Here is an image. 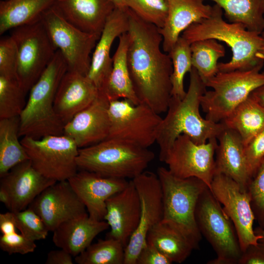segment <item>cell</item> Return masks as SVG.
Masks as SVG:
<instances>
[{
	"instance_id": "20",
	"label": "cell",
	"mask_w": 264,
	"mask_h": 264,
	"mask_svg": "<svg viewBox=\"0 0 264 264\" xmlns=\"http://www.w3.org/2000/svg\"><path fill=\"white\" fill-rule=\"evenodd\" d=\"M104 220L110 228L107 238L119 241L125 247L137 227L140 213V200L133 181L106 201Z\"/></svg>"
},
{
	"instance_id": "51",
	"label": "cell",
	"mask_w": 264,
	"mask_h": 264,
	"mask_svg": "<svg viewBox=\"0 0 264 264\" xmlns=\"http://www.w3.org/2000/svg\"><path fill=\"white\" fill-rule=\"evenodd\" d=\"M261 35L264 38V30L261 34Z\"/></svg>"
},
{
	"instance_id": "32",
	"label": "cell",
	"mask_w": 264,
	"mask_h": 264,
	"mask_svg": "<svg viewBox=\"0 0 264 264\" xmlns=\"http://www.w3.org/2000/svg\"><path fill=\"white\" fill-rule=\"evenodd\" d=\"M203 1L206 0H202ZM219 5L229 22L260 34L264 30V0H208Z\"/></svg>"
},
{
	"instance_id": "14",
	"label": "cell",
	"mask_w": 264,
	"mask_h": 264,
	"mask_svg": "<svg viewBox=\"0 0 264 264\" xmlns=\"http://www.w3.org/2000/svg\"><path fill=\"white\" fill-rule=\"evenodd\" d=\"M140 200L139 221L125 247L124 264H136L149 230L163 218L162 192L157 174L144 171L132 179Z\"/></svg>"
},
{
	"instance_id": "30",
	"label": "cell",
	"mask_w": 264,
	"mask_h": 264,
	"mask_svg": "<svg viewBox=\"0 0 264 264\" xmlns=\"http://www.w3.org/2000/svg\"><path fill=\"white\" fill-rule=\"evenodd\" d=\"M146 242L154 245L173 263L178 264L184 262L194 249L184 236L162 221L149 230Z\"/></svg>"
},
{
	"instance_id": "25",
	"label": "cell",
	"mask_w": 264,
	"mask_h": 264,
	"mask_svg": "<svg viewBox=\"0 0 264 264\" xmlns=\"http://www.w3.org/2000/svg\"><path fill=\"white\" fill-rule=\"evenodd\" d=\"M213 9V6L202 0H169L166 19L163 26L159 28L163 51L168 53L186 29L209 17Z\"/></svg>"
},
{
	"instance_id": "12",
	"label": "cell",
	"mask_w": 264,
	"mask_h": 264,
	"mask_svg": "<svg viewBox=\"0 0 264 264\" xmlns=\"http://www.w3.org/2000/svg\"><path fill=\"white\" fill-rule=\"evenodd\" d=\"M41 20L52 43L65 59L67 70L87 76L91 63L90 54L100 36L74 26L53 6Z\"/></svg>"
},
{
	"instance_id": "13",
	"label": "cell",
	"mask_w": 264,
	"mask_h": 264,
	"mask_svg": "<svg viewBox=\"0 0 264 264\" xmlns=\"http://www.w3.org/2000/svg\"><path fill=\"white\" fill-rule=\"evenodd\" d=\"M217 143V139L212 138L206 143L197 144L188 136L181 134L168 152L163 162L175 176L198 178L211 190L215 174L214 155Z\"/></svg>"
},
{
	"instance_id": "19",
	"label": "cell",
	"mask_w": 264,
	"mask_h": 264,
	"mask_svg": "<svg viewBox=\"0 0 264 264\" xmlns=\"http://www.w3.org/2000/svg\"><path fill=\"white\" fill-rule=\"evenodd\" d=\"M68 181L84 204L89 217L98 220H104L107 200L125 189L129 182L82 170Z\"/></svg>"
},
{
	"instance_id": "3",
	"label": "cell",
	"mask_w": 264,
	"mask_h": 264,
	"mask_svg": "<svg viewBox=\"0 0 264 264\" xmlns=\"http://www.w3.org/2000/svg\"><path fill=\"white\" fill-rule=\"evenodd\" d=\"M213 7L209 17L192 24L181 36L190 44L211 39L225 43L231 49L232 56L227 62L218 63L219 71L249 70L264 64L256 56L264 46L261 34L247 30L240 23L225 21L222 9L216 4Z\"/></svg>"
},
{
	"instance_id": "29",
	"label": "cell",
	"mask_w": 264,
	"mask_h": 264,
	"mask_svg": "<svg viewBox=\"0 0 264 264\" xmlns=\"http://www.w3.org/2000/svg\"><path fill=\"white\" fill-rule=\"evenodd\" d=\"M221 122L237 132L245 145L264 128V108L249 95Z\"/></svg>"
},
{
	"instance_id": "31",
	"label": "cell",
	"mask_w": 264,
	"mask_h": 264,
	"mask_svg": "<svg viewBox=\"0 0 264 264\" xmlns=\"http://www.w3.org/2000/svg\"><path fill=\"white\" fill-rule=\"evenodd\" d=\"M20 116L0 119V177L29 157L19 140Z\"/></svg>"
},
{
	"instance_id": "17",
	"label": "cell",
	"mask_w": 264,
	"mask_h": 264,
	"mask_svg": "<svg viewBox=\"0 0 264 264\" xmlns=\"http://www.w3.org/2000/svg\"><path fill=\"white\" fill-rule=\"evenodd\" d=\"M28 207L40 216L51 232L66 220L88 214L68 180L56 181L47 187Z\"/></svg>"
},
{
	"instance_id": "45",
	"label": "cell",
	"mask_w": 264,
	"mask_h": 264,
	"mask_svg": "<svg viewBox=\"0 0 264 264\" xmlns=\"http://www.w3.org/2000/svg\"><path fill=\"white\" fill-rule=\"evenodd\" d=\"M46 264H73L72 256L64 249L50 251L47 255Z\"/></svg>"
},
{
	"instance_id": "10",
	"label": "cell",
	"mask_w": 264,
	"mask_h": 264,
	"mask_svg": "<svg viewBox=\"0 0 264 264\" xmlns=\"http://www.w3.org/2000/svg\"><path fill=\"white\" fill-rule=\"evenodd\" d=\"M109 114L110 130L107 138L145 148L156 142L162 118L147 105H134L125 99L112 100Z\"/></svg>"
},
{
	"instance_id": "27",
	"label": "cell",
	"mask_w": 264,
	"mask_h": 264,
	"mask_svg": "<svg viewBox=\"0 0 264 264\" xmlns=\"http://www.w3.org/2000/svg\"><path fill=\"white\" fill-rule=\"evenodd\" d=\"M56 0H2L0 1V34L41 20Z\"/></svg>"
},
{
	"instance_id": "11",
	"label": "cell",
	"mask_w": 264,
	"mask_h": 264,
	"mask_svg": "<svg viewBox=\"0 0 264 264\" xmlns=\"http://www.w3.org/2000/svg\"><path fill=\"white\" fill-rule=\"evenodd\" d=\"M21 141L32 166L45 177L56 181L68 180L77 172L79 148L66 135L39 139L26 136Z\"/></svg>"
},
{
	"instance_id": "38",
	"label": "cell",
	"mask_w": 264,
	"mask_h": 264,
	"mask_svg": "<svg viewBox=\"0 0 264 264\" xmlns=\"http://www.w3.org/2000/svg\"><path fill=\"white\" fill-rule=\"evenodd\" d=\"M13 213L17 229L23 236L34 242L46 238L49 231L42 218L34 210L28 207Z\"/></svg>"
},
{
	"instance_id": "9",
	"label": "cell",
	"mask_w": 264,
	"mask_h": 264,
	"mask_svg": "<svg viewBox=\"0 0 264 264\" xmlns=\"http://www.w3.org/2000/svg\"><path fill=\"white\" fill-rule=\"evenodd\" d=\"M17 49V77L27 93L53 58L57 49L42 20L11 30Z\"/></svg>"
},
{
	"instance_id": "28",
	"label": "cell",
	"mask_w": 264,
	"mask_h": 264,
	"mask_svg": "<svg viewBox=\"0 0 264 264\" xmlns=\"http://www.w3.org/2000/svg\"><path fill=\"white\" fill-rule=\"evenodd\" d=\"M116 50L112 58V68L103 91L110 101L125 99L134 105L140 101L134 92L127 61L128 44L127 32L119 38Z\"/></svg>"
},
{
	"instance_id": "49",
	"label": "cell",
	"mask_w": 264,
	"mask_h": 264,
	"mask_svg": "<svg viewBox=\"0 0 264 264\" xmlns=\"http://www.w3.org/2000/svg\"><path fill=\"white\" fill-rule=\"evenodd\" d=\"M115 8L120 9L126 10L128 8L126 5L125 0H113Z\"/></svg>"
},
{
	"instance_id": "50",
	"label": "cell",
	"mask_w": 264,
	"mask_h": 264,
	"mask_svg": "<svg viewBox=\"0 0 264 264\" xmlns=\"http://www.w3.org/2000/svg\"><path fill=\"white\" fill-rule=\"evenodd\" d=\"M256 56L261 60L264 61V46L261 48L258 53L256 54Z\"/></svg>"
},
{
	"instance_id": "15",
	"label": "cell",
	"mask_w": 264,
	"mask_h": 264,
	"mask_svg": "<svg viewBox=\"0 0 264 264\" xmlns=\"http://www.w3.org/2000/svg\"><path fill=\"white\" fill-rule=\"evenodd\" d=\"M211 191L231 220L242 252L249 245L258 244L262 237L254 233L253 225L255 218L248 192L242 191L236 182L221 174H215Z\"/></svg>"
},
{
	"instance_id": "44",
	"label": "cell",
	"mask_w": 264,
	"mask_h": 264,
	"mask_svg": "<svg viewBox=\"0 0 264 264\" xmlns=\"http://www.w3.org/2000/svg\"><path fill=\"white\" fill-rule=\"evenodd\" d=\"M238 264H264V244L249 245L242 252Z\"/></svg>"
},
{
	"instance_id": "6",
	"label": "cell",
	"mask_w": 264,
	"mask_h": 264,
	"mask_svg": "<svg viewBox=\"0 0 264 264\" xmlns=\"http://www.w3.org/2000/svg\"><path fill=\"white\" fill-rule=\"evenodd\" d=\"M154 158V153L148 148L107 138L79 149L76 161L78 169L132 179L145 171Z\"/></svg>"
},
{
	"instance_id": "40",
	"label": "cell",
	"mask_w": 264,
	"mask_h": 264,
	"mask_svg": "<svg viewBox=\"0 0 264 264\" xmlns=\"http://www.w3.org/2000/svg\"><path fill=\"white\" fill-rule=\"evenodd\" d=\"M17 49L10 36L0 40V75L17 79Z\"/></svg>"
},
{
	"instance_id": "37",
	"label": "cell",
	"mask_w": 264,
	"mask_h": 264,
	"mask_svg": "<svg viewBox=\"0 0 264 264\" xmlns=\"http://www.w3.org/2000/svg\"><path fill=\"white\" fill-rule=\"evenodd\" d=\"M169 0H125L126 5L143 21L162 28L166 19Z\"/></svg>"
},
{
	"instance_id": "1",
	"label": "cell",
	"mask_w": 264,
	"mask_h": 264,
	"mask_svg": "<svg viewBox=\"0 0 264 264\" xmlns=\"http://www.w3.org/2000/svg\"><path fill=\"white\" fill-rule=\"evenodd\" d=\"M129 28L127 61L133 88L140 103L156 112L167 111L172 97V62L162 51L159 28L128 8Z\"/></svg>"
},
{
	"instance_id": "43",
	"label": "cell",
	"mask_w": 264,
	"mask_h": 264,
	"mask_svg": "<svg viewBox=\"0 0 264 264\" xmlns=\"http://www.w3.org/2000/svg\"><path fill=\"white\" fill-rule=\"evenodd\" d=\"M173 262L154 245L146 242L141 250L136 264H171Z\"/></svg>"
},
{
	"instance_id": "35",
	"label": "cell",
	"mask_w": 264,
	"mask_h": 264,
	"mask_svg": "<svg viewBox=\"0 0 264 264\" xmlns=\"http://www.w3.org/2000/svg\"><path fill=\"white\" fill-rule=\"evenodd\" d=\"M172 62L171 77L172 96L183 98L186 91L184 87L185 74L192 68L190 44L180 36L168 53Z\"/></svg>"
},
{
	"instance_id": "2",
	"label": "cell",
	"mask_w": 264,
	"mask_h": 264,
	"mask_svg": "<svg viewBox=\"0 0 264 264\" xmlns=\"http://www.w3.org/2000/svg\"><path fill=\"white\" fill-rule=\"evenodd\" d=\"M189 74V85L185 96L182 99L171 97L167 114L158 128L156 142L162 162L180 135L188 136L197 144H203L211 139H217L225 128L222 123L214 122L201 115L200 98L206 87L193 67Z\"/></svg>"
},
{
	"instance_id": "33",
	"label": "cell",
	"mask_w": 264,
	"mask_h": 264,
	"mask_svg": "<svg viewBox=\"0 0 264 264\" xmlns=\"http://www.w3.org/2000/svg\"><path fill=\"white\" fill-rule=\"evenodd\" d=\"M218 41L205 39L190 44L192 66L204 84L219 71L218 61L225 54L224 46Z\"/></svg>"
},
{
	"instance_id": "7",
	"label": "cell",
	"mask_w": 264,
	"mask_h": 264,
	"mask_svg": "<svg viewBox=\"0 0 264 264\" xmlns=\"http://www.w3.org/2000/svg\"><path fill=\"white\" fill-rule=\"evenodd\" d=\"M262 64L249 70L219 71L205 85L212 90L200 98V107L205 118L216 123L225 119L256 88L264 85Z\"/></svg>"
},
{
	"instance_id": "42",
	"label": "cell",
	"mask_w": 264,
	"mask_h": 264,
	"mask_svg": "<svg viewBox=\"0 0 264 264\" xmlns=\"http://www.w3.org/2000/svg\"><path fill=\"white\" fill-rule=\"evenodd\" d=\"M244 154L251 180L264 157V128L244 145Z\"/></svg>"
},
{
	"instance_id": "41",
	"label": "cell",
	"mask_w": 264,
	"mask_h": 264,
	"mask_svg": "<svg viewBox=\"0 0 264 264\" xmlns=\"http://www.w3.org/2000/svg\"><path fill=\"white\" fill-rule=\"evenodd\" d=\"M37 247L35 242L31 241L16 231L2 234L0 237V248L9 255H25L33 252Z\"/></svg>"
},
{
	"instance_id": "22",
	"label": "cell",
	"mask_w": 264,
	"mask_h": 264,
	"mask_svg": "<svg viewBox=\"0 0 264 264\" xmlns=\"http://www.w3.org/2000/svg\"><path fill=\"white\" fill-rule=\"evenodd\" d=\"M98 94V89L86 75L67 70L56 94L55 110L65 125L90 105Z\"/></svg>"
},
{
	"instance_id": "21",
	"label": "cell",
	"mask_w": 264,
	"mask_h": 264,
	"mask_svg": "<svg viewBox=\"0 0 264 264\" xmlns=\"http://www.w3.org/2000/svg\"><path fill=\"white\" fill-rule=\"evenodd\" d=\"M126 10L115 8L108 17L94 49L87 77L99 91H103L112 68L110 49L115 39L128 32L129 19Z\"/></svg>"
},
{
	"instance_id": "48",
	"label": "cell",
	"mask_w": 264,
	"mask_h": 264,
	"mask_svg": "<svg viewBox=\"0 0 264 264\" xmlns=\"http://www.w3.org/2000/svg\"><path fill=\"white\" fill-rule=\"evenodd\" d=\"M254 233L257 235L261 236L262 237L259 239V242L264 244V228L257 227L254 229Z\"/></svg>"
},
{
	"instance_id": "18",
	"label": "cell",
	"mask_w": 264,
	"mask_h": 264,
	"mask_svg": "<svg viewBox=\"0 0 264 264\" xmlns=\"http://www.w3.org/2000/svg\"><path fill=\"white\" fill-rule=\"evenodd\" d=\"M110 100L99 91L94 101L66 124L63 134L80 149L99 143L108 137L110 130Z\"/></svg>"
},
{
	"instance_id": "46",
	"label": "cell",
	"mask_w": 264,
	"mask_h": 264,
	"mask_svg": "<svg viewBox=\"0 0 264 264\" xmlns=\"http://www.w3.org/2000/svg\"><path fill=\"white\" fill-rule=\"evenodd\" d=\"M16 225L13 213L9 211L0 214V231L6 234L16 231Z\"/></svg>"
},
{
	"instance_id": "8",
	"label": "cell",
	"mask_w": 264,
	"mask_h": 264,
	"mask_svg": "<svg viewBox=\"0 0 264 264\" xmlns=\"http://www.w3.org/2000/svg\"><path fill=\"white\" fill-rule=\"evenodd\" d=\"M197 225L217 258L208 264H238L242 251L234 225L207 187L199 197L195 211Z\"/></svg>"
},
{
	"instance_id": "26",
	"label": "cell",
	"mask_w": 264,
	"mask_h": 264,
	"mask_svg": "<svg viewBox=\"0 0 264 264\" xmlns=\"http://www.w3.org/2000/svg\"><path fill=\"white\" fill-rule=\"evenodd\" d=\"M109 228L106 221L94 220L86 214L61 224L53 231L52 241L57 247L76 257L86 250L99 234Z\"/></svg>"
},
{
	"instance_id": "5",
	"label": "cell",
	"mask_w": 264,
	"mask_h": 264,
	"mask_svg": "<svg viewBox=\"0 0 264 264\" xmlns=\"http://www.w3.org/2000/svg\"><path fill=\"white\" fill-rule=\"evenodd\" d=\"M163 201L162 221L184 236L194 249L199 248L201 234L197 224L195 211L199 196L208 186L195 177L180 178L163 167L157 169Z\"/></svg>"
},
{
	"instance_id": "4",
	"label": "cell",
	"mask_w": 264,
	"mask_h": 264,
	"mask_svg": "<svg viewBox=\"0 0 264 264\" xmlns=\"http://www.w3.org/2000/svg\"><path fill=\"white\" fill-rule=\"evenodd\" d=\"M67 66L57 50L51 62L29 90L25 105L20 115V136L39 139L63 134L64 124L54 109L59 84Z\"/></svg>"
},
{
	"instance_id": "23",
	"label": "cell",
	"mask_w": 264,
	"mask_h": 264,
	"mask_svg": "<svg viewBox=\"0 0 264 264\" xmlns=\"http://www.w3.org/2000/svg\"><path fill=\"white\" fill-rule=\"evenodd\" d=\"M53 6L74 26L99 36L115 8L113 0H56Z\"/></svg>"
},
{
	"instance_id": "16",
	"label": "cell",
	"mask_w": 264,
	"mask_h": 264,
	"mask_svg": "<svg viewBox=\"0 0 264 264\" xmlns=\"http://www.w3.org/2000/svg\"><path fill=\"white\" fill-rule=\"evenodd\" d=\"M56 182L40 173L27 160L0 177V201L11 212L23 210Z\"/></svg>"
},
{
	"instance_id": "36",
	"label": "cell",
	"mask_w": 264,
	"mask_h": 264,
	"mask_svg": "<svg viewBox=\"0 0 264 264\" xmlns=\"http://www.w3.org/2000/svg\"><path fill=\"white\" fill-rule=\"evenodd\" d=\"M26 94L17 79L0 75V119L20 116Z\"/></svg>"
},
{
	"instance_id": "47",
	"label": "cell",
	"mask_w": 264,
	"mask_h": 264,
	"mask_svg": "<svg viewBox=\"0 0 264 264\" xmlns=\"http://www.w3.org/2000/svg\"><path fill=\"white\" fill-rule=\"evenodd\" d=\"M250 95L264 108V85L255 89Z\"/></svg>"
},
{
	"instance_id": "24",
	"label": "cell",
	"mask_w": 264,
	"mask_h": 264,
	"mask_svg": "<svg viewBox=\"0 0 264 264\" xmlns=\"http://www.w3.org/2000/svg\"><path fill=\"white\" fill-rule=\"evenodd\" d=\"M215 174L225 175L236 182L242 191H248L251 179L244 154V145L237 132L225 127L217 137Z\"/></svg>"
},
{
	"instance_id": "39",
	"label": "cell",
	"mask_w": 264,
	"mask_h": 264,
	"mask_svg": "<svg viewBox=\"0 0 264 264\" xmlns=\"http://www.w3.org/2000/svg\"><path fill=\"white\" fill-rule=\"evenodd\" d=\"M251 205L259 227L264 228V157L248 187Z\"/></svg>"
},
{
	"instance_id": "34",
	"label": "cell",
	"mask_w": 264,
	"mask_h": 264,
	"mask_svg": "<svg viewBox=\"0 0 264 264\" xmlns=\"http://www.w3.org/2000/svg\"><path fill=\"white\" fill-rule=\"evenodd\" d=\"M125 247L119 241L106 238L91 244L75 257L78 264H124Z\"/></svg>"
}]
</instances>
